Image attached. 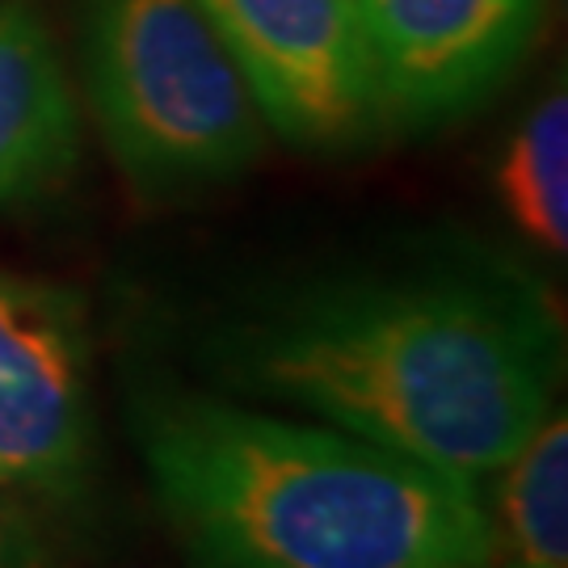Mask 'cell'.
<instances>
[{
	"label": "cell",
	"mask_w": 568,
	"mask_h": 568,
	"mask_svg": "<svg viewBox=\"0 0 568 568\" xmlns=\"http://www.w3.org/2000/svg\"><path fill=\"white\" fill-rule=\"evenodd\" d=\"M560 325L506 270L434 265L291 291L215 345L227 387L464 480H485L551 417Z\"/></svg>",
	"instance_id": "obj_1"
},
{
	"label": "cell",
	"mask_w": 568,
	"mask_h": 568,
	"mask_svg": "<svg viewBox=\"0 0 568 568\" xmlns=\"http://www.w3.org/2000/svg\"><path fill=\"white\" fill-rule=\"evenodd\" d=\"M131 434L194 568H493L476 480L337 426L148 392Z\"/></svg>",
	"instance_id": "obj_2"
},
{
	"label": "cell",
	"mask_w": 568,
	"mask_h": 568,
	"mask_svg": "<svg viewBox=\"0 0 568 568\" xmlns=\"http://www.w3.org/2000/svg\"><path fill=\"white\" fill-rule=\"evenodd\" d=\"M77 26L89 114L143 194L220 185L262 156L270 126L199 0H81Z\"/></svg>",
	"instance_id": "obj_3"
},
{
	"label": "cell",
	"mask_w": 568,
	"mask_h": 568,
	"mask_svg": "<svg viewBox=\"0 0 568 568\" xmlns=\"http://www.w3.org/2000/svg\"><path fill=\"white\" fill-rule=\"evenodd\" d=\"M98 459L93 342L72 286L0 270V485L81 497Z\"/></svg>",
	"instance_id": "obj_4"
},
{
	"label": "cell",
	"mask_w": 568,
	"mask_h": 568,
	"mask_svg": "<svg viewBox=\"0 0 568 568\" xmlns=\"http://www.w3.org/2000/svg\"><path fill=\"white\" fill-rule=\"evenodd\" d=\"M265 126L304 152H354L387 131L354 0H199Z\"/></svg>",
	"instance_id": "obj_5"
},
{
	"label": "cell",
	"mask_w": 568,
	"mask_h": 568,
	"mask_svg": "<svg viewBox=\"0 0 568 568\" xmlns=\"http://www.w3.org/2000/svg\"><path fill=\"white\" fill-rule=\"evenodd\" d=\"M387 126H443L527 60L548 0H354Z\"/></svg>",
	"instance_id": "obj_6"
},
{
	"label": "cell",
	"mask_w": 568,
	"mask_h": 568,
	"mask_svg": "<svg viewBox=\"0 0 568 568\" xmlns=\"http://www.w3.org/2000/svg\"><path fill=\"white\" fill-rule=\"evenodd\" d=\"M81 156V110L34 0H0V206L51 194Z\"/></svg>",
	"instance_id": "obj_7"
},
{
	"label": "cell",
	"mask_w": 568,
	"mask_h": 568,
	"mask_svg": "<svg viewBox=\"0 0 568 568\" xmlns=\"http://www.w3.org/2000/svg\"><path fill=\"white\" fill-rule=\"evenodd\" d=\"M493 568H568V422L556 413L506 467Z\"/></svg>",
	"instance_id": "obj_8"
},
{
	"label": "cell",
	"mask_w": 568,
	"mask_h": 568,
	"mask_svg": "<svg viewBox=\"0 0 568 568\" xmlns=\"http://www.w3.org/2000/svg\"><path fill=\"white\" fill-rule=\"evenodd\" d=\"M497 199L518 236L544 253L568 248V98L551 89L509 131L497 161Z\"/></svg>",
	"instance_id": "obj_9"
},
{
	"label": "cell",
	"mask_w": 568,
	"mask_h": 568,
	"mask_svg": "<svg viewBox=\"0 0 568 568\" xmlns=\"http://www.w3.org/2000/svg\"><path fill=\"white\" fill-rule=\"evenodd\" d=\"M42 539L39 523L21 501V493L0 485V568H39Z\"/></svg>",
	"instance_id": "obj_10"
}]
</instances>
